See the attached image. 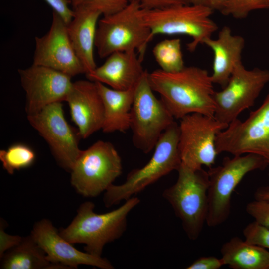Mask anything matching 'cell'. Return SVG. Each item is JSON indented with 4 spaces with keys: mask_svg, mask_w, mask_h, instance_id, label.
Returning <instances> with one entry per match:
<instances>
[{
    "mask_svg": "<svg viewBox=\"0 0 269 269\" xmlns=\"http://www.w3.org/2000/svg\"><path fill=\"white\" fill-rule=\"evenodd\" d=\"M136 51L116 52L104 63L86 75L87 79L116 90H125L136 86L146 70Z\"/></svg>",
    "mask_w": 269,
    "mask_h": 269,
    "instance_id": "cell-18",
    "label": "cell"
},
{
    "mask_svg": "<svg viewBox=\"0 0 269 269\" xmlns=\"http://www.w3.org/2000/svg\"><path fill=\"white\" fill-rule=\"evenodd\" d=\"M130 2L137 3L144 10L159 9L174 5L189 4L188 0H130Z\"/></svg>",
    "mask_w": 269,
    "mask_h": 269,
    "instance_id": "cell-30",
    "label": "cell"
},
{
    "mask_svg": "<svg viewBox=\"0 0 269 269\" xmlns=\"http://www.w3.org/2000/svg\"><path fill=\"white\" fill-rule=\"evenodd\" d=\"M57 13L68 24L72 20L74 12L69 6V0H43Z\"/></svg>",
    "mask_w": 269,
    "mask_h": 269,
    "instance_id": "cell-31",
    "label": "cell"
},
{
    "mask_svg": "<svg viewBox=\"0 0 269 269\" xmlns=\"http://www.w3.org/2000/svg\"><path fill=\"white\" fill-rule=\"evenodd\" d=\"M103 100L104 118L102 130L106 133L125 132L130 129L131 111L135 87L120 90L95 82Z\"/></svg>",
    "mask_w": 269,
    "mask_h": 269,
    "instance_id": "cell-21",
    "label": "cell"
},
{
    "mask_svg": "<svg viewBox=\"0 0 269 269\" xmlns=\"http://www.w3.org/2000/svg\"><path fill=\"white\" fill-rule=\"evenodd\" d=\"M74 14L67 24L68 35L85 74L97 67L94 54L98 22L101 14L83 4L72 8Z\"/></svg>",
    "mask_w": 269,
    "mask_h": 269,
    "instance_id": "cell-19",
    "label": "cell"
},
{
    "mask_svg": "<svg viewBox=\"0 0 269 269\" xmlns=\"http://www.w3.org/2000/svg\"><path fill=\"white\" fill-rule=\"evenodd\" d=\"M33 64L57 70L71 77L85 74L70 41L67 24L53 11L49 31L41 37H35Z\"/></svg>",
    "mask_w": 269,
    "mask_h": 269,
    "instance_id": "cell-14",
    "label": "cell"
},
{
    "mask_svg": "<svg viewBox=\"0 0 269 269\" xmlns=\"http://www.w3.org/2000/svg\"><path fill=\"white\" fill-rule=\"evenodd\" d=\"M35 158L34 150L23 143L14 144L6 150H0V160L3 168L9 174H13L15 170L30 167Z\"/></svg>",
    "mask_w": 269,
    "mask_h": 269,
    "instance_id": "cell-25",
    "label": "cell"
},
{
    "mask_svg": "<svg viewBox=\"0 0 269 269\" xmlns=\"http://www.w3.org/2000/svg\"><path fill=\"white\" fill-rule=\"evenodd\" d=\"M65 101L81 138L86 139L102 129L104 108L95 82L88 79L73 82Z\"/></svg>",
    "mask_w": 269,
    "mask_h": 269,
    "instance_id": "cell-17",
    "label": "cell"
},
{
    "mask_svg": "<svg viewBox=\"0 0 269 269\" xmlns=\"http://www.w3.org/2000/svg\"><path fill=\"white\" fill-rule=\"evenodd\" d=\"M224 265L233 269H269V251L238 237L224 243L220 249Z\"/></svg>",
    "mask_w": 269,
    "mask_h": 269,
    "instance_id": "cell-22",
    "label": "cell"
},
{
    "mask_svg": "<svg viewBox=\"0 0 269 269\" xmlns=\"http://www.w3.org/2000/svg\"><path fill=\"white\" fill-rule=\"evenodd\" d=\"M218 154H254L263 157L269 167V92L261 105L246 120L232 121L216 139Z\"/></svg>",
    "mask_w": 269,
    "mask_h": 269,
    "instance_id": "cell-10",
    "label": "cell"
},
{
    "mask_svg": "<svg viewBox=\"0 0 269 269\" xmlns=\"http://www.w3.org/2000/svg\"><path fill=\"white\" fill-rule=\"evenodd\" d=\"M152 39L144 22L142 8L130 2L121 11L103 16L98 22L95 46L101 58L120 51H136L142 60Z\"/></svg>",
    "mask_w": 269,
    "mask_h": 269,
    "instance_id": "cell-5",
    "label": "cell"
},
{
    "mask_svg": "<svg viewBox=\"0 0 269 269\" xmlns=\"http://www.w3.org/2000/svg\"><path fill=\"white\" fill-rule=\"evenodd\" d=\"M152 53L162 71L174 73L185 67L181 41L179 38L166 39L157 43Z\"/></svg>",
    "mask_w": 269,
    "mask_h": 269,
    "instance_id": "cell-24",
    "label": "cell"
},
{
    "mask_svg": "<svg viewBox=\"0 0 269 269\" xmlns=\"http://www.w3.org/2000/svg\"><path fill=\"white\" fill-rule=\"evenodd\" d=\"M179 125L174 121L162 133L150 160L144 166L131 171L122 184H112L105 191L103 202L107 208L133 197L173 170L181 164L178 142Z\"/></svg>",
    "mask_w": 269,
    "mask_h": 269,
    "instance_id": "cell-3",
    "label": "cell"
},
{
    "mask_svg": "<svg viewBox=\"0 0 269 269\" xmlns=\"http://www.w3.org/2000/svg\"><path fill=\"white\" fill-rule=\"evenodd\" d=\"M129 3L130 0H81L79 4L98 11L102 16H107L121 11Z\"/></svg>",
    "mask_w": 269,
    "mask_h": 269,
    "instance_id": "cell-28",
    "label": "cell"
},
{
    "mask_svg": "<svg viewBox=\"0 0 269 269\" xmlns=\"http://www.w3.org/2000/svg\"><path fill=\"white\" fill-rule=\"evenodd\" d=\"M72 5V8L79 4L81 0H69Z\"/></svg>",
    "mask_w": 269,
    "mask_h": 269,
    "instance_id": "cell-36",
    "label": "cell"
},
{
    "mask_svg": "<svg viewBox=\"0 0 269 269\" xmlns=\"http://www.w3.org/2000/svg\"><path fill=\"white\" fill-rule=\"evenodd\" d=\"M137 197L126 200L120 207L104 214L94 211V204L90 201L82 203L73 221L59 232L72 244H83L88 253L101 256L105 245L119 239L127 228L129 213L139 203Z\"/></svg>",
    "mask_w": 269,
    "mask_h": 269,
    "instance_id": "cell-2",
    "label": "cell"
},
{
    "mask_svg": "<svg viewBox=\"0 0 269 269\" xmlns=\"http://www.w3.org/2000/svg\"><path fill=\"white\" fill-rule=\"evenodd\" d=\"M268 166L263 157L250 153L225 157L220 165L209 168L207 225L215 227L224 223L230 215L231 197L237 185L248 173Z\"/></svg>",
    "mask_w": 269,
    "mask_h": 269,
    "instance_id": "cell-7",
    "label": "cell"
},
{
    "mask_svg": "<svg viewBox=\"0 0 269 269\" xmlns=\"http://www.w3.org/2000/svg\"><path fill=\"white\" fill-rule=\"evenodd\" d=\"M190 4L207 8L221 12L228 0H188Z\"/></svg>",
    "mask_w": 269,
    "mask_h": 269,
    "instance_id": "cell-34",
    "label": "cell"
},
{
    "mask_svg": "<svg viewBox=\"0 0 269 269\" xmlns=\"http://www.w3.org/2000/svg\"><path fill=\"white\" fill-rule=\"evenodd\" d=\"M244 38L232 33L227 26L219 31L217 37L206 39L203 44L213 53L211 78L214 84L223 88L227 84L236 65L242 62V53L245 47Z\"/></svg>",
    "mask_w": 269,
    "mask_h": 269,
    "instance_id": "cell-20",
    "label": "cell"
},
{
    "mask_svg": "<svg viewBox=\"0 0 269 269\" xmlns=\"http://www.w3.org/2000/svg\"><path fill=\"white\" fill-rule=\"evenodd\" d=\"M149 81L174 119L193 113L214 116L215 91L207 70L190 66L168 73L159 69L149 73Z\"/></svg>",
    "mask_w": 269,
    "mask_h": 269,
    "instance_id": "cell-1",
    "label": "cell"
},
{
    "mask_svg": "<svg viewBox=\"0 0 269 269\" xmlns=\"http://www.w3.org/2000/svg\"><path fill=\"white\" fill-rule=\"evenodd\" d=\"M269 83V70L247 69L242 62L235 66L225 86L215 91L214 117L229 125L241 112L252 107L262 90Z\"/></svg>",
    "mask_w": 269,
    "mask_h": 269,
    "instance_id": "cell-12",
    "label": "cell"
},
{
    "mask_svg": "<svg viewBox=\"0 0 269 269\" xmlns=\"http://www.w3.org/2000/svg\"><path fill=\"white\" fill-rule=\"evenodd\" d=\"M224 264L222 259L214 256L201 257L187 266L186 269H219Z\"/></svg>",
    "mask_w": 269,
    "mask_h": 269,
    "instance_id": "cell-32",
    "label": "cell"
},
{
    "mask_svg": "<svg viewBox=\"0 0 269 269\" xmlns=\"http://www.w3.org/2000/svg\"><path fill=\"white\" fill-rule=\"evenodd\" d=\"M178 142L181 163L193 170L203 166L209 169L215 164L218 154L216 139L228 125L214 116L198 113L187 115L180 119Z\"/></svg>",
    "mask_w": 269,
    "mask_h": 269,
    "instance_id": "cell-11",
    "label": "cell"
},
{
    "mask_svg": "<svg viewBox=\"0 0 269 269\" xmlns=\"http://www.w3.org/2000/svg\"><path fill=\"white\" fill-rule=\"evenodd\" d=\"M31 235L44 250L48 260L53 264L65 269H77L80 265L102 269L114 268L107 259L76 249L48 219H43L35 223Z\"/></svg>",
    "mask_w": 269,
    "mask_h": 269,
    "instance_id": "cell-16",
    "label": "cell"
},
{
    "mask_svg": "<svg viewBox=\"0 0 269 269\" xmlns=\"http://www.w3.org/2000/svg\"><path fill=\"white\" fill-rule=\"evenodd\" d=\"M177 171L176 182L164 190L162 196L180 220L188 238L196 240L206 222L209 174L203 168L193 170L182 163Z\"/></svg>",
    "mask_w": 269,
    "mask_h": 269,
    "instance_id": "cell-4",
    "label": "cell"
},
{
    "mask_svg": "<svg viewBox=\"0 0 269 269\" xmlns=\"http://www.w3.org/2000/svg\"><path fill=\"white\" fill-rule=\"evenodd\" d=\"M255 198L256 200H265L269 201V187L259 188L255 193Z\"/></svg>",
    "mask_w": 269,
    "mask_h": 269,
    "instance_id": "cell-35",
    "label": "cell"
},
{
    "mask_svg": "<svg viewBox=\"0 0 269 269\" xmlns=\"http://www.w3.org/2000/svg\"><path fill=\"white\" fill-rule=\"evenodd\" d=\"M120 156L110 142L98 140L81 150L71 173V183L82 196L95 197L112 185L122 172Z\"/></svg>",
    "mask_w": 269,
    "mask_h": 269,
    "instance_id": "cell-8",
    "label": "cell"
},
{
    "mask_svg": "<svg viewBox=\"0 0 269 269\" xmlns=\"http://www.w3.org/2000/svg\"><path fill=\"white\" fill-rule=\"evenodd\" d=\"M3 223L0 220V257L8 250L17 245L22 239V237L10 235L5 232Z\"/></svg>",
    "mask_w": 269,
    "mask_h": 269,
    "instance_id": "cell-33",
    "label": "cell"
},
{
    "mask_svg": "<svg viewBox=\"0 0 269 269\" xmlns=\"http://www.w3.org/2000/svg\"><path fill=\"white\" fill-rule=\"evenodd\" d=\"M153 92L146 70L135 87L130 122L133 143L146 154L155 148L162 133L175 121L165 104Z\"/></svg>",
    "mask_w": 269,
    "mask_h": 269,
    "instance_id": "cell-9",
    "label": "cell"
},
{
    "mask_svg": "<svg viewBox=\"0 0 269 269\" xmlns=\"http://www.w3.org/2000/svg\"><path fill=\"white\" fill-rule=\"evenodd\" d=\"M18 71L25 93L27 115L36 113L51 103L65 101L73 84L71 76L41 65L32 64Z\"/></svg>",
    "mask_w": 269,
    "mask_h": 269,
    "instance_id": "cell-15",
    "label": "cell"
},
{
    "mask_svg": "<svg viewBox=\"0 0 269 269\" xmlns=\"http://www.w3.org/2000/svg\"><path fill=\"white\" fill-rule=\"evenodd\" d=\"M213 13L207 8L190 4L142 9L143 20L150 30L152 39L158 34L188 36L192 38L187 45L190 52L194 51L217 30V24L211 18Z\"/></svg>",
    "mask_w": 269,
    "mask_h": 269,
    "instance_id": "cell-6",
    "label": "cell"
},
{
    "mask_svg": "<svg viewBox=\"0 0 269 269\" xmlns=\"http://www.w3.org/2000/svg\"><path fill=\"white\" fill-rule=\"evenodd\" d=\"M246 211L255 221L269 228V201L255 199L247 204Z\"/></svg>",
    "mask_w": 269,
    "mask_h": 269,
    "instance_id": "cell-29",
    "label": "cell"
},
{
    "mask_svg": "<svg viewBox=\"0 0 269 269\" xmlns=\"http://www.w3.org/2000/svg\"><path fill=\"white\" fill-rule=\"evenodd\" d=\"M243 234L247 242L269 249V228L254 221L244 228Z\"/></svg>",
    "mask_w": 269,
    "mask_h": 269,
    "instance_id": "cell-27",
    "label": "cell"
},
{
    "mask_svg": "<svg viewBox=\"0 0 269 269\" xmlns=\"http://www.w3.org/2000/svg\"><path fill=\"white\" fill-rule=\"evenodd\" d=\"M2 269H65L48 260L44 250L32 236L22 237L15 246L0 257Z\"/></svg>",
    "mask_w": 269,
    "mask_h": 269,
    "instance_id": "cell-23",
    "label": "cell"
},
{
    "mask_svg": "<svg viewBox=\"0 0 269 269\" xmlns=\"http://www.w3.org/2000/svg\"><path fill=\"white\" fill-rule=\"evenodd\" d=\"M27 118L47 142L59 165L70 172L81 151L79 147L81 138L78 130L65 119L62 102L51 103Z\"/></svg>",
    "mask_w": 269,
    "mask_h": 269,
    "instance_id": "cell-13",
    "label": "cell"
},
{
    "mask_svg": "<svg viewBox=\"0 0 269 269\" xmlns=\"http://www.w3.org/2000/svg\"><path fill=\"white\" fill-rule=\"evenodd\" d=\"M265 9H269V0H228L220 13L243 19L252 11Z\"/></svg>",
    "mask_w": 269,
    "mask_h": 269,
    "instance_id": "cell-26",
    "label": "cell"
}]
</instances>
